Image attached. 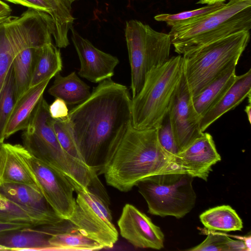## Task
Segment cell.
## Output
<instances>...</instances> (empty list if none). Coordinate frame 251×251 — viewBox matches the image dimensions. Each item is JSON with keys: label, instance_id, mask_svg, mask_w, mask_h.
Instances as JSON below:
<instances>
[{"label": "cell", "instance_id": "obj_1", "mask_svg": "<svg viewBox=\"0 0 251 251\" xmlns=\"http://www.w3.org/2000/svg\"><path fill=\"white\" fill-rule=\"evenodd\" d=\"M68 120L84 162L101 175L132 126L128 89L111 78L104 80L69 111Z\"/></svg>", "mask_w": 251, "mask_h": 251}, {"label": "cell", "instance_id": "obj_2", "mask_svg": "<svg viewBox=\"0 0 251 251\" xmlns=\"http://www.w3.org/2000/svg\"><path fill=\"white\" fill-rule=\"evenodd\" d=\"M175 172L184 173L160 144L157 128L138 129L131 126L103 174L108 185L125 192L146 177Z\"/></svg>", "mask_w": 251, "mask_h": 251}, {"label": "cell", "instance_id": "obj_3", "mask_svg": "<svg viewBox=\"0 0 251 251\" xmlns=\"http://www.w3.org/2000/svg\"><path fill=\"white\" fill-rule=\"evenodd\" d=\"M251 28V0H229L222 7L188 24L172 26L175 51L183 55L233 33Z\"/></svg>", "mask_w": 251, "mask_h": 251}, {"label": "cell", "instance_id": "obj_4", "mask_svg": "<svg viewBox=\"0 0 251 251\" xmlns=\"http://www.w3.org/2000/svg\"><path fill=\"white\" fill-rule=\"evenodd\" d=\"M183 73L182 56L152 68L143 86L131 99L132 126L138 129L158 128L163 122Z\"/></svg>", "mask_w": 251, "mask_h": 251}, {"label": "cell", "instance_id": "obj_5", "mask_svg": "<svg viewBox=\"0 0 251 251\" xmlns=\"http://www.w3.org/2000/svg\"><path fill=\"white\" fill-rule=\"evenodd\" d=\"M14 52L12 63L16 100L28 89L36 50L51 42L54 25L48 13L28 8L5 19Z\"/></svg>", "mask_w": 251, "mask_h": 251}, {"label": "cell", "instance_id": "obj_6", "mask_svg": "<svg viewBox=\"0 0 251 251\" xmlns=\"http://www.w3.org/2000/svg\"><path fill=\"white\" fill-rule=\"evenodd\" d=\"M250 38V31L237 32L182 55L184 74L192 98L229 66L238 63Z\"/></svg>", "mask_w": 251, "mask_h": 251}, {"label": "cell", "instance_id": "obj_7", "mask_svg": "<svg viewBox=\"0 0 251 251\" xmlns=\"http://www.w3.org/2000/svg\"><path fill=\"white\" fill-rule=\"evenodd\" d=\"M193 178L185 173L161 174L146 177L136 186L147 203L149 213L179 219L195 206L197 196Z\"/></svg>", "mask_w": 251, "mask_h": 251}, {"label": "cell", "instance_id": "obj_8", "mask_svg": "<svg viewBox=\"0 0 251 251\" xmlns=\"http://www.w3.org/2000/svg\"><path fill=\"white\" fill-rule=\"evenodd\" d=\"M125 37L131 69L132 98L142 89L148 73L169 58V34L157 31L148 25L131 20L126 22Z\"/></svg>", "mask_w": 251, "mask_h": 251}, {"label": "cell", "instance_id": "obj_9", "mask_svg": "<svg viewBox=\"0 0 251 251\" xmlns=\"http://www.w3.org/2000/svg\"><path fill=\"white\" fill-rule=\"evenodd\" d=\"M75 206L68 220L84 235L104 248H112L118 239L109 201L90 189L77 193Z\"/></svg>", "mask_w": 251, "mask_h": 251}, {"label": "cell", "instance_id": "obj_10", "mask_svg": "<svg viewBox=\"0 0 251 251\" xmlns=\"http://www.w3.org/2000/svg\"><path fill=\"white\" fill-rule=\"evenodd\" d=\"M21 154L34 174L46 200L60 218L68 220L75 206L73 186L64 175L35 158L23 146Z\"/></svg>", "mask_w": 251, "mask_h": 251}, {"label": "cell", "instance_id": "obj_11", "mask_svg": "<svg viewBox=\"0 0 251 251\" xmlns=\"http://www.w3.org/2000/svg\"><path fill=\"white\" fill-rule=\"evenodd\" d=\"M167 115L178 152L203 132L200 128L201 119L194 107L184 70Z\"/></svg>", "mask_w": 251, "mask_h": 251}, {"label": "cell", "instance_id": "obj_12", "mask_svg": "<svg viewBox=\"0 0 251 251\" xmlns=\"http://www.w3.org/2000/svg\"><path fill=\"white\" fill-rule=\"evenodd\" d=\"M118 226L121 236L136 248L154 250L164 248V234L160 228L130 204L123 207Z\"/></svg>", "mask_w": 251, "mask_h": 251}, {"label": "cell", "instance_id": "obj_13", "mask_svg": "<svg viewBox=\"0 0 251 251\" xmlns=\"http://www.w3.org/2000/svg\"><path fill=\"white\" fill-rule=\"evenodd\" d=\"M70 30L80 63L79 75L93 83L111 78L114 69L119 63L118 58L95 47L73 27Z\"/></svg>", "mask_w": 251, "mask_h": 251}, {"label": "cell", "instance_id": "obj_14", "mask_svg": "<svg viewBox=\"0 0 251 251\" xmlns=\"http://www.w3.org/2000/svg\"><path fill=\"white\" fill-rule=\"evenodd\" d=\"M176 163L185 173L207 180L212 167L221 160L212 135L203 132L175 157Z\"/></svg>", "mask_w": 251, "mask_h": 251}, {"label": "cell", "instance_id": "obj_15", "mask_svg": "<svg viewBox=\"0 0 251 251\" xmlns=\"http://www.w3.org/2000/svg\"><path fill=\"white\" fill-rule=\"evenodd\" d=\"M0 194L36 216L45 225H55L64 220L56 213L40 190L32 186L18 183H3L0 185Z\"/></svg>", "mask_w": 251, "mask_h": 251}, {"label": "cell", "instance_id": "obj_16", "mask_svg": "<svg viewBox=\"0 0 251 251\" xmlns=\"http://www.w3.org/2000/svg\"><path fill=\"white\" fill-rule=\"evenodd\" d=\"M21 147L20 144L0 143V185L18 183L40 190L34 174L22 155Z\"/></svg>", "mask_w": 251, "mask_h": 251}, {"label": "cell", "instance_id": "obj_17", "mask_svg": "<svg viewBox=\"0 0 251 251\" xmlns=\"http://www.w3.org/2000/svg\"><path fill=\"white\" fill-rule=\"evenodd\" d=\"M50 235L53 251H96L104 249L97 242L81 233L68 220L55 225L39 226Z\"/></svg>", "mask_w": 251, "mask_h": 251}, {"label": "cell", "instance_id": "obj_18", "mask_svg": "<svg viewBox=\"0 0 251 251\" xmlns=\"http://www.w3.org/2000/svg\"><path fill=\"white\" fill-rule=\"evenodd\" d=\"M251 92V69L246 73L237 75L232 85L221 100L201 119L200 128L204 132L223 115L234 108Z\"/></svg>", "mask_w": 251, "mask_h": 251}, {"label": "cell", "instance_id": "obj_19", "mask_svg": "<svg viewBox=\"0 0 251 251\" xmlns=\"http://www.w3.org/2000/svg\"><path fill=\"white\" fill-rule=\"evenodd\" d=\"M50 79L29 87L16 101L4 133L5 139L27 126L32 113Z\"/></svg>", "mask_w": 251, "mask_h": 251}, {"label": "cell", "instance_id": "obj_20", "mask_svg": "<svg viewBox=\"0 0 251 251\" xmlns=\"http://www.w3.org/2000/svg\"><path fill=\"white\" fill-rule=\"evenodd\" d=\"M237 64L234 63L229 66L193 98L194 107L201 120L221 100L235 81Z\"/></svg>", "mask_w": 251, "mask_h": 251}, {"label": "cell", "instance_id": "obj_21", "mask_svg": "<svg viewBox=\"0 0 251 251\" xmlns=\"http://www.w3.org/2000/svg\"><path fill=\"white\" fill-rule=\"evenodd\" d=\"M38 226L0 233V245L8 251H51L50 234Z\"/></svg>", "mask_w": 251, "mask_h": 251}, {"label": "cell", "instance_id": "obj_22", "mask_svg": "<svg viewBox=\"0 0 251 251\" xmlns=\"http://www.w3.org/2000/svg\"><path fill=\"white\" fill-rule=\"evenodd\" d=\"M62 68L60 50L52 42L37 49L35 53L29 88L47 79H51L56 74L60 73Z\"/></svg>", "mask_w": 251, "mask_h": 251}, {"label": "cell", "instance_id": "obj_23", "mask_svg": "<svg viewBox=\"0 0 251 251\" xmlns=\"http://www.w3.org/2000/svg\"><path fill=\"white\" fill-rule=\"evenodd\" d=\"M54 77L48 93L55 98L62 100L67 105H78L90 96V87L75 72L65 76L58 73Z\"/></svg>", "mask_w": 251, "mask_h": 251}, {"label": "cell", "instance_id": "obj_24", "mask_svg": "<svg viewBox=\"0 0 251 251\" xmlns=\"http://www.w3.org/2000/svg\"><path fill=\"white\" fill-rule=\"evenodd\" d=\"M200 219L209 230L229 232L241 230L243 228L242 219L228 205L209 209L200 215Z\"/></svg>", "mask_w": 251, "mask_h": 251}, {"label": "cell", "instance_id": "obj_25", "mask_svg": "<svg viewBox=\"0 0 251 251\" xmlns=\"http://www.w3.org/2000/svg\"><path fill=\"white\" fill-rule=\"evenodd\" d=\"M0 222L44 226L36 216L0 194Z\"/></svg>", "mask_w": 251, "mask_h": 251}, {"label": "cell", "instance_id": "obj_26", "mask_svg": "<svg viewBox=\"0 0 251 251\" xmlns=\"http://www.w3.org/2000/svg\"><path fill=\"white\" fill-rule=\"evenodd\" d=\"M16 101L15 78L12 66L0 93V143L5 139V130Z\"/></svg>", "mask_w": 251, "mask_h": 251}, {"label": "cell", "instance_id": "obj_27", "mask_svg": "<svg viewBox=\"0 0 251 251\" xmlns=\"http://www.w3.org/2000/svg\"><path fill=\"white\" fill-rule=\"evenodd\" d=\"M225 3H217L198 9L183 11L176 14H160L156 15L154 19L159 22H164L170 26L180 25L193 23L216 9L222 7Z\"/></svg>", "mask_w": 251, "mask_h": 251}, {"label": "cell", "instance_id": "obj_28", "mask_svg": "<svg viewBox=\"0 0 251 251\" xmlns=\"http://www.w3.org/2000/svg\"><path fill=\"white\" fill-rule=\"evenodd\" d=\"M5 19L0 22V93L14 58Z\"/></svg>", "mask_w": 251, "mask_h": 251}, {"label": "cell", "instance_id": "obj_29", "mask_svg": "<svg viewBox=\"0 0 251 251\" xmlns=\"http://www.w3.org/2000/svg\"><path fill=\"white\" fill-rule=\"evenodd\" d=\"M52 126L58 141L63 149L72 156L84 162L76 146L68 118L53 119Z\"/></svg>", "mask_w": 251, "mask_h": 251}, {"label": "cell", "instance_id": "obj_30", "mask_svg": "<svg viewBox=\"0 0 251 251\" xmlns=\"http://www.w3.org/2000/svg\"><path fill=\"white\" fill-rule=\"evenodd\" d=\"M206 238L197 246L187 249L190 251H230L231 238L224 233L208 230Z\"/></svg>", "mask_w": 251, "mask_h": 251}, {"label": "cell", "instance_id": "obj_31", "mask_svg": "<svg viewBox=\"0 0 251 251\" xmlns=\"http://www.w3.org/2000/svg\"><path fill=\"white\" fill-rule=\"evenodd\" d=\"M157 136L159 142L164 150L175 157L178 151L168 115L157 128Z\"/></svg>", "mask_w": 251, "mask_h": 251}, {"label": "cell", "instance_id": "obj_32", "mask_svg": "<svg viewBox=\"0 0 251 251\" xmlns=\"http://www.w3.org/2000/svg\"><path fill=\"white\" fill-rule=\"evenodd\" d=\"M9 2L21 5L28 8H33L38 11L46 12L51 16L52 6L57 0H4Z\"/></svg>", "mask_w": 251, "mask_h": 251}, {"label": "cell", "instance_id": "obj_33", "mask_svg": "<svg viewBox=\"0 0 251 251\" xmlns=\"http://www.w3.org/2000/svg\"><path fill=\"white\" fill-rule=\"evenodd\" d=\"M67 104L62 100L55 98L53 102L49 106L51 117L54 119H66L68 118L69 110Z\"/></svg>", "mask_w": 251, "mask_h": 251}, {"label": "cell", "instance_id": "obj_34", "mask_svg": "<svg viewBox=\"0 0 251 251\" xmlns=\"http://www.w3.org/2000/svg\"><path fill=\"white\" fill-rule=\"evenodd\" d=\"M32 226H33L29 224L0 222V233L9 232Z\"/></svg>", "mask_w": 251, "mask_h": 251}, {"label": "cell", "instance_id": "obj_35", "mask_svg": "<svg viewBox=\"0 0 251 251\" xmlns=\"http://www.w3.org/2000/svg\"><path fill=\"white\" fill-rule=\"evenodd\" d=\"M12 10L4 2L0 0V18H5L10 16Z\"/></svg>", "mask_w": 251, "mask_h": 251}, {"label": "cell", "instance_id": "obj_36", "mask_svg": "<svg viewBox=\"0 0 251 251\" xmlns=\"http://www.w3.org/2000/svg\"><path fill=\"white\" fill-rule=\"evenodd\" d=\"M226 0H199L197 2L198 4H207V5H211L217 3L224 2Z\"/></svg>", "mask_w": 251, "mask_h": 251}, {"label": "cell", "instance_id": "obj_37", "mask_svg": "<svg viewBox=\"0 0 251 251\" xmlns=\"http://www.w3.org/2000/svg\"><path fill=\"white\" fill-rule=\"evenodd\" d=\"M245 111L247 115L248 120L249 123H251V102H249V105H247L245 107Z\"/></svg>", "mask_w": 251, "mask_h": 251}, {"label": "cell", "instance_id": "obj_38", "mask_svg": "<svg viewBox=\"0 0 251 251\" xmlns=\"http://www.w3.org/2000/svg\"><path fill=\"white\" fill-rule=\"evenodd\" d=\"M0 251H8V250L6 248L0 245Z\"/></svg>", "mask_w": 251, "mask_h": 251}, {"label": "cell", "instance_id": "obj_39", "mask_svg": "<svg viewBox=\"0 0 251 251\" xmlns=\"http://www.w3.org/2000/svg\"><path fill=\"white\" fill-rule=\"evenodd\" d=\"M68 0V1H70V2L72 3L74 1L76 0Z\"/></svg>", "mask_w": 251, "mask_h": 251}, {"label": "cell", "instance_id": "obj_40", "mask_svg": "<svg viewBox=\"0 0 251 251\" xmlns=\"http://www.w3.org/2000/svg\"><path fill=\"white\" fill-rule=\"evenodd\" d=\"M5 18H3V19H0V22L3 20L4 19H5Z\"/></svg>", "mask_w": 251, "mask_h": 251}, {"label": "cell", "instance_id": "obj_41", "mask_svg": "<svg viewBox=\"0 0 251 251\" xmlns=\"http://www.w3.org/2000/svg\"><path fill=\"white\" fill-rule=\"evenodd\" d=\"M0 19H3V18H0Z\"/></svg>", "mask_w": 251, "mask_h": 251}]
</instances>
